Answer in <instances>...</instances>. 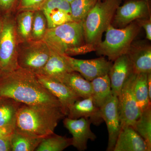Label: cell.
<instances>
[{"mask_svg":"<svg viewBox=\"0 0 151 151\" xmlns=\"http://www.w3.org/2000/svg\"><path fill=\"white\" fill-rule=\"evenodd\" d=\"M0 97L26 105L62 108L59 100L41 84L35 73L20 67L0 76Z\"/></svg>","mask_w":151,"mask_h":151,"instance_id":"obj_1","label":"cell"},{"mask_svg":"<svg viewBox=\"0 0 151 151\" xmlns=\"http://www.w3.org/2000/svg\"><path fill=\"white\" fill-rule=\"evenodd\" d=\"M65 116L61 107L22 104L17 115L15 129L43 139L54 134L59 121Z\"/></svg>","mask_w":151,"mask_h":151,"instance_id":"obj_2","label":"cell"},{"mask_svg":"<svg viewBox=\"0 0 151 151\" xmlns=\"http://www.w3.org/2000/svg\"><path fill=\"white\" fill-rule=\"evenodd\" d=\"M43 40L52 51L68 56L95 51L85 42L82 22H68L48 28Z\"/></svg>","mask_w":151,"mask_h":151,"instance_id":"obj_3","label":"cell"},{"mask_svg":"<svg viewBox=\"0 0 151 151\" xmlns=\"http://www.w3.org/2000/svg\"><path fill=\"white\" fill-rule=\"evenodd\" d=\"M122 0H98L82 22L86 44L94 49L102 41L103 33L112 20Z\"/></svg>","mask_w":151,"mask_h":151,"instance_id":"obj_4","label":"cell"},{"mask_svg":"<svg viewBox=\"0 0 151 151\" xmlns=\"http://www.w3.org/2000/svg\"><path fill=\"white\" fill-rule=\"evenodd\" d=\"M141 27L136 21L122 28H116L112 25L106 30L105 40L96 47L98 55L107 56L114 61L119 57L127 54Z\"/></svg>","mask_w":151,"mask_h":151,"instance_id":"obj_5","label":"cell"},{"mask_svg":"<svg viewBox=\"0 0 151 151\" xmlns=\"http://www.w3.org/2000/svg\"><path fill=\"white\" fill-rule=\"evenodd\" d=\"M4 24L0 35V66L3 73L19 68L17 63L19 41L16 29L14 13L3 16Z\"/></svg>","mask_w":151,"mask_h":151,"instance_id":"obj_6","label":"cell"},{"mask_svg":"<svg viewBox=\"0 0 151 151\" xmlns=\"http://www.w3.org/2000/svg\"><path fill=\"white\" fill-rule=\"evenodd\" d=\"M50 50L43 40H29L19 44V67L37 73L44 67L50 56Z\"/></svg>","mask_w":151,"mask_h":151,"instance_id":"obj_7","label":"cell"},{"mask_svg":"<svg viewBox=\"0 0 151 151\" xmlns=\"http://www.w3.org/2000/svg\"><path fill=\"white\" fill-rule=\"evenodd\" d=\"M136 76V73H133L125 81L118 97L122 128L128 126L133 127L142 113L134 92Z\"/></svg>","mask_w":151,"mask_h":151,"instance_id":"obj_8","label":"cell"},{"mask_svg":"<svg viewBox=\"0 0 151 151\" xmlns=\"http://www.w3.org/2000/svg\"><path fill=\"white\" fill-rule=\"evenodd\" d=\"M150 17L147 1L132 0L117 8L111 25L116 28H122L139 19Z\"/></svg>","mask_w":151,"mask_h":151,"instance_id":"obj_9","label":"cell"},{"mask_svg":"<svg viewBox=\"0 0 151 151\" xmlns=\"http://www.w3.org/2000/svg\"><path fill=\"white\" fill-rule=\"evenodd\" d=\"M64 55L73 70L90 81L99 76L108 74L113 65L112 61L103 56L94 59L82 60Z\"/></svg>","mask_w":151,"mask_h":151,"instance_id":"obj_10","label":"cell"},{"mask_svg":"<svg viewBox=\"0 0 151 151\" xmlns=\"http://www.w3.org/2000/svg\"><path fill=\"white\" fill-rule=\"evenodd\" d=\"M100 108L101 117L108 128V142L106 151H113L122 128L118 97L112 94Z\"/></svg>","mask_w":151,"mask_h":151,"instance_id":"obj_11","label":"cell"},{"mask_svg":"<svg viewBox=\"0 0 151 151\" xmlns=\"http://www.w3.org/2000/svg\"><path fill=\"white\" fill-rule=\"evenodd\" d=\"M63 123L64 127L72 135V145L78 151H85L87 149L88 140L94 141L97 138L91 131L92 123L89 119L84 118L73 119L66 117Z\"/></svg>","mask_w":151,"mask_h":151,"instance_id":"obj_12","label":"cell"},{"mask_svg":"<svg viewBox=\"0 0 151 151\" xmlns=\"http://www.w3.org/2000/svg\"><path fill=\"white\" fill-rule=\"evenodd\" d=\"M41 11L46 17L48 28L73 21L70 3L66 0H47Z\"/></svg>","mask_w":151,"mask_h":151,"instance_id":"obj_13","label":"cell"},{"mask_svg":"<svg viewBox=\"0 0 151 151\" xmlns=\"http://www.w3.org/2000/svg\"><path fill=\"white\" fill-rule=\"evenodd\" d=\"M36 75L41 84L59 100L63 111L67 116L70 107L81 98L64 83L42 76Z\"/></svg>","mask_w":151,"mask_h":151,"instance_id":"obj_14","label":"cell"},{"mask_svg":"<svg viewBox=\"0 0 151 151\" xmlns=\"http://www.w3.org/2000/svg\"><path fill=\"white\" fill-rule=\"evenodd\" d=\"M114 62L108 75L112 94L118 97L125 81L134 72L132 63L127 54L119 57Z\"/></svg>","mask_w":151,"mask_h":151,"instance_id":"obj_15","label":"cell"},{"mask_svg":"<svg viewBox=\"0 0 151 151\" xmlns=\"http://www.w3.org/2000/svg\"><path fill=\"white\" fill-rule=\"evenodd\" d=\"M134 73H151V46L144 42H133L127 53Z\"/></svg>","mask_w":151,"mask_h":151,"instance_id":"obj_16","label":"cell"},{"mask_svg":"<svg viewBox=\"0 0 151 151\" xmlns=\"http://www.w3.org/2000/svg\"><path fill=\"white\" fill-rule=\"evenodd\" d=\"M67 116L70 119L84 118L89 119L92 124L97 126L104 122L100 108L94 103L92 97L76 100L69 108Z\"/></svg>","mask_w":151,"mask_h":151,"instance_id":"obj_17","label":"cell"},{"mask_svg":"<svg viewBox=\"0 0 151 151\" xmlns=\"http://www.w3.org/2000/svg\"><path fill=\"white\" fill-rule=\"evenodd\" d=\"M50 50V56L46 64L36 74L52 78L62 82L65 76L74 71L65 55Z\"/></svg>","mask_w":151,"mask_h":151,"instance_id":"obj_18","label":"cell"},{"mask_svg":"<svg viewBox=\"0 0 151 151\" xmlns=\"http://www.w3.org/2000/svg\"><path fill=\"white\" fill-rule=\"evenodd\" d=\"M113 151H148L145 142L134 128L122 127Z\"/></svg>","mask_w":151,"mask_h":151,"instance_id":"obj_19","label":"cell"},{"mask_svg":"<svg viewBox=\"0 0 151 151\" xmlns=\"http://www.w3.org/2000/svg\"><path fill=\"white\" fill-rule=\"evenodd\" d=\"M22 104L11 98L2 97L0 100V127L15 128L17 115Z\"/></svg>","mask_w":151,"mask_h":151,"instance_id":"obj_20","label":"cell"},{"mask_svg":"<svg viewBox=\"0 0 151 151\" xmlns=\"http://www.w3.org/2000/svg\"><path fill=\"white\" fill-rule=\"evenodd\" d=\"M81 98L92 96V84L78 72L73 71L65 76L62 81Z\"/></svg>","mask_w":151,"mask_h":151,"instance_id":"obj_21","label":"cell"},{"mask_svg":"<svg viewBox=\"0 0 151 151\" xmlns=\"http://www.w3.org/2000/svg\"><path fill=\"white\" fill-rule=\"evenodd\" d=\"M42 139L15 129L10 137L12 151H35Z\"/></svg>","mask_w":151,"mask_h":151,"instance_id":"obj_22","label":"cell"},{"mask_svg":"<svg viewBox=\"0 0 151 151\" xmlns=\"http://www.w3.org/2000/svg\"><path fill=\"white\" fill-rule=\"evenodd\" d=\"M92 97L94 103L100 108L112 95L111 81L108 74L99 76L90 81Z\"/></svg>","mask_w":151,"mask_h":151,"instance_id":"obj_23","label":"cell"},{"mask_svg":"<svg viewBox=\"0 0 151 151\" xmlns=\"http://www.w3.org/2000/svg\"><path fill=\"white\" fill-rule=\"evenodd\" d=\"M34 12L30 11L17 12L15 19L19 43L31 40Z\"/></svg>","mask_w":151,"mask_h":151,"instance_id":"obj_24","label":"cell"},{"mask_svg":"<svg viewBox=\"0 0 151 151\" xmlns=\"http://www.w3.org/2000/svg\"><path fill=\"white\" fill-rule=\"evenodd\" d=\"M148 73H147L136 74L134 82V94L142 112L151 105L148 88Z\"/></svg>","mask_w":151,"mask_h":151,"instance_id":"obj_25","label":"cell"},{"mask_svg":"<svg viewBox=\"0 0 151 151\" xmlns=\"http://www.w3.org/2000/svg\"><path fill=\"white\" fill-rule=\"evenodd\" d=\"M72 145V139L55 134L44 138L35 151H62Z\"/></svg>","mask_w":151,"mask_h":151,"instance_id":"obj_26","label":"cell"},{"mask_svg":"<svg viewBox=\"0 0 151 151\" xmlns=\"http://www.w3.org/2000/svg\"><path fill=\"white\" fill-rule=\"evenodd\" d=\"M134 129L144 139L148 151L151 150V105L142 112L133 126Z\"/></svg>","mask_w":151,"mask_h":151,"instance_id":"obj_27","label":"cell"},{"mask_svg":"<svg viewBox=\"0 0 151 151\" xmlns=\"http://www.w3.org/2000/svg\"><path fill=\"white\" fill-rule=\"evenodd\" d=\"M98 0H73L70 3L73 21L83 22Z\"/></svg>","mask_w":151,"mask_h":151,"instance_id":"obj_28","label":"cell"},{"mask_svg":"<svg viewBox=\"0 0 151 151\" xmlns=\"http://www.w3.org/2000/svg\"><path fill=\"white\" fill-rule=\"evenodd\" d=\"M48 28L46 17L42 11L34 12L31 40L36 41L43 40Z\"/></svg>","mask_w":151,"mask_h":151,"instance_id":"obj_29","label":"cell"},{"mask_svg":"<svg viewBox=\"0 0 151 151\" xmlns=\"http://www.w3.org/2000/svg\"><path fill=\"white\" fill-rule=\"evenodd\" d=\"M47 0H20L17 12L41 10Z\"/></svg>","mask_w":151,"mask_h":151,"instance_id":"obj_30","label":"cell"},{"mask_svg":"<svg viewBox=\"0 0 151 151\" xmlns=\"http://www.w3.org/2000/svg\"><path fill=\"white\" fill-rule=\"evenodd\" d=\"M20 0H0V14L4 16L17 12Z\"/></svg>","mask_w":151,"mask_h":151,"instance_id":"obj_31","label":"cell"},{"mask_svg":"<svg viewBox=\"0 0 151 151\" xmlns=\"http://www.w3.org/2000/svg\"><path fill=\"white\" fill-rule=\"evenodd\" d=\"M141 27H143L146 32V38L149 40H151V17L145 18L136 20Z\"/></svg>","mask_w":151,"mask_h":151,"instance_id":"obj_32","label":"cell"},{"mask_svg":"<svg viewBox=\"0 0 151 151\" xmlns=\"http://www.w3.org/2000/svg\"><path fill=\"white\" fill-rule=\"evenodd\" d=\"M10 137L0 138V151H12Z\"/></svg>","mask_w":151,"mask_h":151,"instance_id":"obj_33","label":"cell"},{"mask_svg":"<svg viewBox=\"0 0 151 151\" xmlns=\"http://www.w3.org/2000/svg\"><path fill=\"white\" fill-rule=\"evenodd\" d=\"M15 128L0 127V138L10 137Z\"/></svg>","mask_w":151,"mask_h":151,"instance_id":"obj_34","label":"cell"},{"mask_svg":"<svg viewBox=\"0 0 151 151\" xmlns=\"http://www.w3.org/2000/svg\"><path fill=\"white\" fill-rule=\"evenodd\" d=\"M147 85L148 88L149 98H150V100L151 101V73H148Z\"/></svg>","mask_w":151,"mask_h":151,"instance_id":"obj_35","label":"cell"},{"mask_svg":"<svg viewBox=\"0 0 151 151\" xmlns=\"http://www.w3.org/2000/svg\"><path fill=\"white\" fill-rule=\"evenodd\" d=\"M4 24V17L3 16L0 14V35L1 32Z\"/></svg>","mask_w":151,"mask_h":151,"instance_id":"obj_36","label":"cell"},{"mask_svg":"<svg viewBox=\"0 0 151 151\" xmlns=\"http://www.w3.org/2000/svg\"><path fill=\"white\" fill-rule=\"evenodd\" d=\"M3 71L2 70L1 68V66H0V76H1L2 74Z\"/></svg>","mask_w":151,"mask_h":151,"instance_id":"obj_37","label":"cell"},{"mask_svg":"<svg viewBox=\"0 0 151 151\" xmlns=\"http://www.w3.org/2000/svg\"><path fill=\"white\" fill-rule=\"evenodd\" d=\"M68 2V3H70L73 1V0H66Z\"/></svg>","mask_w":151,"mask_h":151,"instance_id":"obj_38","label":"cell"},{"mask_svg":"<svg viewBox=\"0 0 151 151\" xmlns=\"http://www.w3.org/2000/svg\"><path fill=\"white\" fill-rule=\"evenodd\" d=\"M146 1H148L149 0H145Z\"/></svg>","mask_w":151,"mask_h":151,"instance_id":"obj_39","label":"cell"},{"mask_svg":"<svg viewBox=\"0 0 151 151\" xmlns=\"http://www.w3.org/2000/svg\"><path fill=\"white\" fill-rule=\"evenodd\" d=\"M1 98H2V97H0V100H1Z\"/></svg>","mask_w":151,"mask_h":151,"instance_id":"obj_40","label":"cell"}]
</instances>
